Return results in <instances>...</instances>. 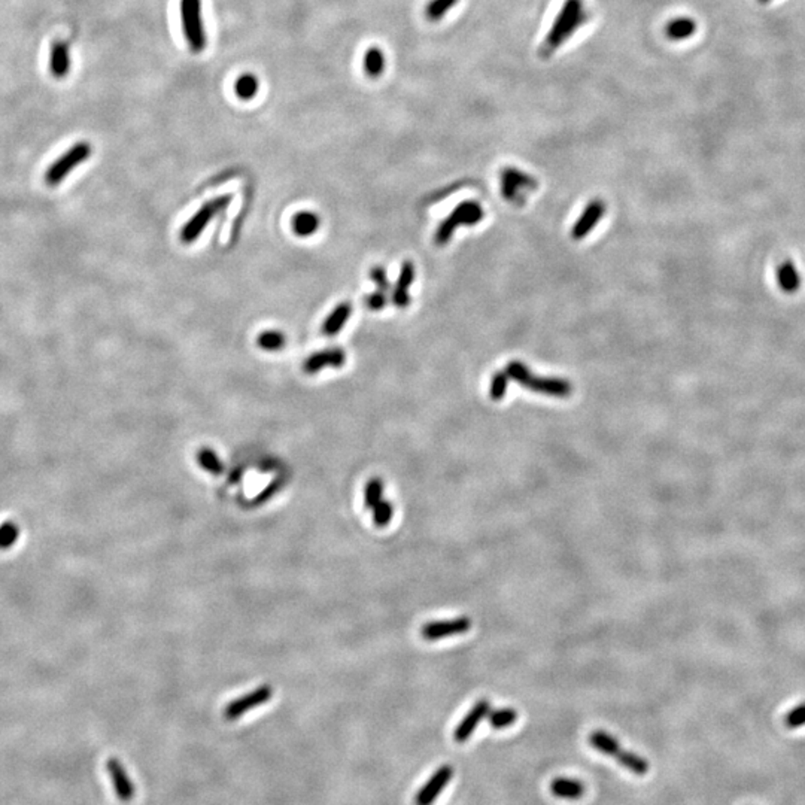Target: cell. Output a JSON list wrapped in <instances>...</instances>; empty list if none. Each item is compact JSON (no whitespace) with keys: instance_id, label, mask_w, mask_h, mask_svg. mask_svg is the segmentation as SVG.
Returning <instances> with one entry per match:
<instances>
[{"instance_id":"9","label":"cell","mask_w":805,"mask_h":805,"mask_svg":"<svg viewBox=\"0 0 805 805\" xmlns=\"http://www.w3.org/2000/svg\"><path fill=\"white\" fill-rule=\"evenodd\" d=\"M453 776V768L451 765L440 767L430 780L425 783L421 791L415 795V805H433L437 796L445 791V787Z\"/></svg>"},{"instance_id":"35","label":"cell","mask_w":805,"mask_h":805,"mask_svg":"<svg viewBox=\"0 0 805 805\" xmlns=\"http://www.w3.org/2000/svg\"><path fill=\"white\" fill-rule=\"evenodd\" d=\"M370 279L376 283L379 291L386 293L389 290V282H388V276H386V272H385L384 267H379V265L373 267L370 270Z\"/></svg>"},{"instance_id":"13","label":"cell","mask_w":805,"mask_h":805,"mask_svg":"<svg viewBox=\"0 0 805 805\" xmlns=\"http://www.w3.org/2000/svg\"><path fill=\"white\" fill-rule=\"evenodd\" d=\"M503 196L510 201L519 199V188H535L537 181L515 167H506L501 172Z\"/></svg>"},{"instance_id":"3","label":"cell","mask_w":805,"mask_h":805,"mask_svg":"<svg viewBox=\"0 0 805 805\" xmlns=\"http://www.w3.org/2000/svg\"><path fill=\"white\" fill-rule=\"evenodd\" d=\"M181 20L189 50L196 54L201 53L208 43L201 17V0H181Z\"/></svg>"},{"instance_id":"34","label":"cell","mask_w":805,"mask_h":805,"mask_svg":"<svg viewBox=\"0 0 805 805\" xmlns=\"http://www.w3.org/2000/svg\"><path fill=\"white\" fill-rule=\"evenodd\" d=\"M392 515H394L392 504L382 500V501L379 503L377 506L374 507V513H373V520H374L376 527H379V528L386 527V525L391 522Z\"/></svg>"},{"instance_id":"6","label":"cell","mask_w":805,"mask_h":805,"mask_svg":"<svg viewBox=\"0 0 805 805\" xmlns=\"http://www.w3.org/2000/svg\"><path fill=\"white\" fill-rule=\"evenodd\" d=\"M231 199H233V196L228 194V196H221V197L212 199V200L204 203L203 206L194 214V216L189 218L185 223V226L182 227V230L179 233L181 241L184 243L196 242L199 236L201 234V231L208 227L211 221L228 206Z\"/></svg>"},{"instance_id":"8","label":"cell","mask_w":805,"mask_h":805,"mask_svg":"<svg viewBox=\"0 0 805 805\" xmlns=\"http://www.w3.org/2000/svg\"><path fill=\"white\" fill-rule=\"evenodd\" d=\"M470 628H471L470 618H456L452 621H438L423 625L421 629V634L427 641H436L452 636L465 634Z\"/></svg>"},{"instance_id":"30","label":"cell","mask_w":805,"mask_h":805,"mask_svg":"<svg viewBox=\"0 0 805 805\" xmlns=\"http://www.w3.org/2000/svg\"><path fill=\"white\" fill-rule=\"evenodd\" d=\"M384 497V482L379 478H373L367 482L364 489V504L367 509H374Z\"/></svg>"},{"instance_id":"5","label":"cell","mask_w":805,"mask_h":805,"mask_svg":"<svg viewBox=\"0 0 805 805\" xmlns=\"http://www.w3.org/2000/svg\"><path fill=\"white\" fill-rule=\"evenodd\" d=\"M483 215L485 212L482 206L476 201L470 200L458 204V206L451 212V215L438 226L436 233V243L437 245L448 243L452 238L453 231L458 228V226L478 224L483 219Z\"/></svg>"},{"instance_id":"24","label":"cell","mask_w":805,"mask_h":805,"mask_svg":"<svg viewBox=\"0 0 805 805\" xmlns=\"http://www.w3.org/2000/svg\"><path fill=\"white\" fill-rule=\"evenodd\" d=\"M287 343L285 335L279 330H265L257 337V344L263 351L267 352H276L283 349V346Z\"/></svg>"},{"instance_id":"27","label":"cell","mask_w":805,"mask_h":805,"mask_svg":"<svg viewBox=\"0 0 805 805\" xmlns=\"http://www.w3.org/2000/svg\"><path fill=\"white\" fill-rule=\"evenodd\" d=\"M458 2L460 0H430L427 6H425V17L433 23L440 21L441 19H445V15L453 6H456Z\"/></svg>"},{"instance_id":"4","label":"cell","mask_w":805,"mask_h":805,"mask_svg":"<svg viewBox=\"0 0 805 805\" xmlns=\"http://www.w3.org/2000/svg\"><path fill=\"white\" fill-rule=\"evenodd\" d=\"M91 145L90 142H78L72 148H69L65 154L46 169L43 181L48 186H57L66 179L70 172H73L78 166L85 163L91 155Z\"/></svg>"},{"instance_id":"16","label":"cell","mask_w":805,"mask_h":805,"mask_svg":"<svg viewBox=\"0 0 805 805\" xmlns=\"http://www.w3.org/2000/svg\"><path fill=\"white\" fill-rule=\"evenodd\" d=\"M351 313H352L351 303L344 302V303L337 305L325 318L324 325H322V333L328 337L336 336L339 331L344 327V324L348 322Z\"/></svg>"},{"instance_id":"14","label":"cell","mask_w":805,"mask_h":805,"mask_svg":"<svg viewBox=\"0 0 805 805\" xmlns=\"http://www.w3.org/2000/svg\"><path fill=\"white\" fill-rule=\"evenodd\" d=\"M606 212V204L603 200H592L588 208L583 211L582 216L577 219V223L574 224L573 230H572V236L573 239L580 241L585 238L586 234H589V231L595 227V224H598V221L603 218Z\"/></svg>"},{"instance_id":"12","label":"cell","mask_w":805,"mask_h":805,"mask_svg":"<svg viewBox=\"0 0 805 805\" xmlns=\"http://www.w3.org/2000/svg\"><path fill=\"white\" fill-rule=\"evenodd\" d=\"M346 362V354L343 349L340 348H330V349H324L320 351L317 354L310 355L303 364V370L307 374H317L321 370H324L325 367H333V369H340L344 366Z\"/></svg>"},{"instance_id":"18","label":"cell","mask_w":805,"mask_h":805,"mask_svg":"<svg viewBox=\"0 0 805 805\" xmlns=\"http://www.w3.org/2000/svg\"><path fill=\"white\" fill-rule=\"evenodd\" d=\"M697 31V21L689 17H677L670 20L665 27L664 33L670 41H686L695 35Z\"/></svg>"},{"instance_id":"26","label":"cell","mask_w":805,"mask_h":805,"mask_svg":"<svg viewBox=\"0 0 805 805\" xmlns=\"http://www.w3.org/2000/svg\"><path fill=\"white\" fill-rule=\"evenodd\" d=\"M258 80L257 76H254L252 73H245L242 76H239L238 80H236L234 84V91L238 94V98L242 100H251L256 98V94L258 93Z\"/></svg>"},{"instance_id":"7","label":"cell","mask_w":805,"mask_h":805,"mask_svg":"<svg viewBox=\"0 0 805 805\" xmlns=\"http://www.w3.org/2000/svg\"><path fill=\"white\" fill-rule=\"evenodd\" d=\"M273 695V690L270 686H260L257 689H254L252 692H248L246 695L241 697V698H236L231 703H228L224 708V717L227 720H236L242 717L245 713L251 712V710H254L263 704H265L268 700L272 698Z\"/></svg>"},{"instance_id":"15","label":"cell","mask_w":805,"mask_h":805,"mask_svg":"<svg viewBox=\"0 0 805 805\" xmlns=\"http://www.w3.org/2000/svg\"><path fill=\"white\" fill-rule=\"evenodd\" d=\"M414 279H415V267L412 261H404L396 287H394L392 291V303L397 307H407L410 305L409 290L410 285L414 283Z\"/></svg>"},{"instance_id":"37","label":"cell","mask_w":805,"mask_h":805,"mask_svg":"<svg viewBox=\"0 0 805 805\" xmlns=\"http://www.w3.org/2000/svg\"><path fill=\"white\" fill-rule=\"evenodd\" d=\"M757 2H759V4H768V2H771V0H757Z\"/></svg>"},{"instance_id":"31","label":"cell","mask_w":805,"mask_h":805,"mask_svg":"<svg viewBox=\"0 0 805 805\" xmlns=\"http://www.w3.org/2000/svg\"><path fill=\"white\" fill-rule=\"evenodd\" d=\"M20 527L14 520H6L0 525V550H8L19 542Z\"/></svg>"},{"instance_id":"11","label":"cell","mask_w":805,"mask_h":805,"mask_svg":"<svg viewBox=\"0 0 805 805\" xmlns=\"http://www.w3.org/2000/svg\"><path fill=\"white\" fill-rule=\"evenodd\" d=\"M489 712H491V703L486 701V700L478 701L475 705L471 707V710L465 715V717L460 722V725L456 726V730L453 732L455 741H458V743H465V741L470 738V735L475 732V730L478 728V725L485 717H488Z\"/></svg>"},{"instance_id":"10","label":"cell","mask_w":805,"mask_h":805,"mask_svg":"<svg viewBox=\"0 0 805 805\" xmlns=\"http://www.w3.org/2000/svg\"><path fill=\"white\" fill-rule=\"evenodd\" d=\"M106 771L110 777V782H112L114 791L118 799L122 802H130L136 795V789H135V783L129 777L127 771H125L122 764L118 759H115V757H110V759L106 762Z\"/></svg>"},{"instance_id":"1","label":"cell","mask_w":805,"mask_h":805,"mask_svg":"<svg viewBox=\"0 0 805 805\" xmlns=\"http://www.w3.org/2000/svg\"><path fill=\"white\" fill-rule=\"evenodd\" d=\"M586 20L588 14L585 11V5H583V0H565L540 46V57H550L562 43H565L576 33L579 27L585 24Z\"/></svg>"},{"instance_id":"2","label":"cell","mask_w":805,"mask_h":805,"mask_svg":"<svg viewBox=\"0 0 805 805\" xmlns=\"http://www.w3.org/2000/svg\"><path fill=\"white\" fill-rule=\"evenodd\" d=\"M507 376L534 392L544 394L550 397H568L573 391V386L565 379L558 377H539L534 376L527 366L519 361H512L507 366Z\"/></svg>"},{"instance_id":"23","label":"cell","mask_w":805,"mask_h":805,"mask_svg":"<svg viewBox=\"0 0 805 805\" xmlns=\"http://www.w3.org/2000/svg\"><path fill=\"white\" fill-rule=\"evenodd\" d=\"M385 54L379 46H370L364 56V70L370 78L381 76L385 70Z\"/></svg>"},{"instance_id":"29","label":"cell","mask_w":805,"mask_h":805,"mask_svg":"<svg viewBox=\"0 0 805 805\" xmlns=\"http://www.w3.org/2000/svg\"><path fill=\"white\" fill-rule=\"evenodd\" d=\"M197 461L201 468L212 473V475H219L223 471V463H221L218 455L209 448H201L197 452Z\"/></svg>"},{"instance_id":"19","label":"cell","mask_w":805,"mask_h":805,"mask_svg":"<svg viewBox=\"0 0 805 805\" xmlns=\"http://www.w3.org/2000/svg\"><path fill=\"white\" fill-rule=\"evenodd\" d=\"M321 224L320 216L312 211H302L297 212L291 221L293 231L298 238H309L313 233H317Z\"/></svg>"},{"instance_id":"17","label":"cell","mask_w":805,"mask_h":805,"mask_svg":"<svg viewBox=\"0 0 805 805\" xmlns=\"http://www.w3.org/2000/svg\"><path fill=\"white\" fill-rule=\"evenodd\" d=\"M50 69L53 76L56 78H65L69 73L70 54H69V45L66 42L57 41L53 43Z\"/></svg>"},{"instance_id":"33","label":"cell","mask_w":805,"mask_h":805,"mask_svg":"<svg viewBox=\"0 0 805 805\" xmlns=\"http://www.w3.org/2000/svg\"><path fill=\"white\" fill-rule=\"evenodd\" d=\"M507 381H509V376L503 372H498L494 374L493 377V382H491V391H489V396L494 401H500L506 396V391H507Z\"/></svg>"},{"instance_id":"28","label":"cell","mask_w":805,"mask_h":805,"mask_svg":"<svg viewBox=\"0 0 805 805\" xmlns=\"http://www.w3.org/2000/svg\"><path fill=\"white\" fill-rule=\"evenodd\" d=\"M488 719L494 730H504L516 722L517 712L513 708H501L495 710V712H489Z\"/></svg>"},{"instance_id":"22","label":"cell","mask_w":805,"mask_h":805,"mask_svg":"<svg viewBox=\"0 0 805 805\" xmlns=\"http://www.w3.org/2000/svg\"><path fill=\"white\" fill-rule=\"evenodd\" d=\"M589 743L594 749H596L598 752H601L607 756H614L616 757L622 747L619 745V741L614 738L613 735L604 732V731H595L591 734L589 737Z\"/></svg>"},{"instance_id":"21","label":"cell","mask_w":805,"mask_h":805,"mask_svg":"<svg viewBox=\"0 0 805 805\" xmlns=\"http://www.w3.org/2000/svg\"><path fill=\"white\" fill-rule=\"evenodd\" d=\"M550 791L555 796L564 799H579L585 794V786L577 780L555 779L550 784Z\"/></svg>"},{"instance_id":"20","label":"cell","mask_w":805,"mask_h":805,"mask_svg":"<svg viewBox=\"0 0 805 805\" xmlns=\"http://www.w3.org/2000/svg\"><path fill=\"white\" fill-rule=\"evenodd\" d=\"M777 282L782 291L794 294L801 288V275L792 261H784L777 268Z\"/></svg>"},{"instance_id":"32","label":"cell","mask_w":805,"mask_h":805,"mask_svg":"<svg viewBox=\"0 0 805 805\" xmlns=\"http://www.w3.org/2000/svg\"><path fill=\"white\" fill-rule=\"evenodd\" d=\"M783 723L787 730H798L805 726V703L798 704L791 712H787L783 717Z\"/></svg>"},{"instance_id":"36","label":"cell","mask_w":805,"mask_h":805,"mask_svg":"<svg viewBox=\"0 0 805 805\" xmlns=\"http://www.w3.org/2000/svg\"><path fill=\"white\" fill-rule=\"evenodd\" d=\"M386 303H388V298H386L385 293L379 291V290H377L376 293L367 295V298H366V306H367L369 309L374 310V312L382 310V309L386 306Z\"/></svg>"},{"instance_id":"25","label":"cell","mask_w":805,"mask_h":805,"mask_svg":"<svg viewBox=\"0 0 805 805\" xmlns=\"http://www.w3.org/2000/svg\"><path fill=\"white\" fill-rule=\"evenodd\" d=\"M616 759L619 765L629 769L631 772H634L637 776H644L647 774V771H649V762L633 752L621 750V753L616 756Z\"/></svg>"}]
</instances>
